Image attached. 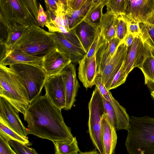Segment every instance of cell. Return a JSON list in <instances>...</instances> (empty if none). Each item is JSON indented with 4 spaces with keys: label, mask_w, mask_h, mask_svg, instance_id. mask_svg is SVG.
<instances>
[{
    "label": "cell",
    "mask_w": 154,
    "mask_h": 154,
    "mask_svg": "<svg viewBox=\"0 0 154 154\" xmlns=\"http://www.w3.org/2000/svg\"><path fill=\"white\" fill-rule=\"evenodd\" d=\"M46 10L53 12L56 14L63 11L62 0H46L44 1Z\"/></svg>",
    "instance_id": "8d00e7d4"
},
{
    "label": "cell",
    "mask_w": 154,
    "mask_h": 154,
    "mask_svg": "<svg viewBox=\"0 0 154 154\" xmlns=\"http://www.w3.org/2000/svg\"><path fill=\"white\" fill-rule=\"evenodd\" d=\"M118 20L116 37L123 41L128 34L127 23L122 16L118 17Z\"/></svg>",
    "instance_id": "1f68e13d"
},
{
    "label": "cell",
    "mask_w": 154,
    "mask_h": 154,
    "mask_svg": "<svg viewBox=\"0 0 154 154\" xmlns=\"http://www.w3.org/2000/svg\"><path fill=\"white\" fill-rule=\"evenodd\" d=\"M43 60V56H34L23 52L14 51L0 60V64L7 66L22 63L42 67Z\"/></svg>",
    "instance_id": "d6986e66"
},
{
    "label": "cell",
    "mask_w": 154,
    "mask_h": 154,
    "mask_svg": "<svg viewBox=\"0 0 154 154\" xmlns=\"http://www.w3.org/2000/svg\"><path fill=\"white\" fill-rule=\"evenodd\" d=\"M127 21L128 33L139 36L141 33L139 23L127 19L122 15Z\"/></svg>",
    "instance_id": "ab89813d"
},
{
    "label": "cell",
    "mask_w": 154,
    "mask_h": 154,
    "mask_svg": "<svg viewBox=\"0 0 154 154\" xmlns=\"http://www.w3.org/2000/svg\"><path fill=\"white\" fill-rule=\"evenodd\" d=\"M108 0H94L82 20L96 29L100 28L103 14V9Z\"/></svg>",
    "instance_id": "cb8c5ba5"
},
{
    "label": "cell",
    "mask_w": 154,
    "mask_h": 154,
    "mask_svg": "<svg viewBox=\"0 0 154 154\" xmlns=\"http://www.w3.org/2000/svg\"><path fill=\"white\" fill-rule=\"evenodd\" d=\"M127 50V46L122 41L112 58L98 72V76L100 77L102 83L108 91H109L114 77L124 62Z\"/></svg>",
    "instance_id": "52a82bcc"
},
{
    "label": "cell",
    "mask_w": 154,
    "mask_h": 154,
    "mask_svg": "<svg viewBox=\"0 0 154 154\" xmlns=\"http://www.w3.org/2000/svg\"><path fill=\"white\" fill-rule=\"evenodd\" d=\"M124 63L115 75L109 88V90L115 89L125 83L128 76L123 71Z\"/></svg>",
    "instance_id": "d590c367"
},
{
    "label": "cell",
    "mask_w": 154,
    "mask_h": 154,
    "mask_svg": "<svg viewBox=\"0 0 154 154\" xmlns=\"http://www.w3.org/2000/svg\"><path fill=\"white\" fill-rule=\"evenodd\" d=\"M102 137L104 154H112L117 141L116 130L109 122L106 114L101 120Z\"/></svg>",
    "instance_id": "ac0fdd59"
},
{
    "label": "cell",
    "mask_w": 154,
    "mask_h": 154,
    "mask_svg": "<svg viewBox=\"0 0 154 154\" xmlns=\"http://www.w3.org/2000/svg\"><path fill=\"white\" fill-rule=\"evenodd\" d=\"M139 26L141 32L139 36L147 47L154 49V26L142 23Z\"/></svg>",
    "instance_id": "83f0119b"
},
{
    "label": "cell",
    "mask_w": 154,
    "mask_h": 154,
    "mask_svg": "<svg viewBox=\"0 0 154 154\" xmlns=\"http://www.w3.org/2000/svg\"><path fill=\"white\" fill-rule=\"evenodd\" d=\"M154 10V0H127L124 16L127 19L142 23L148 14Z\"/></svg>",
    "instance_id": "5bb4252c"
},
{
    "label": "cell",
    "mask_w": 154,
    "mask_h": 154,
    "mask_svg": "<svg viewBox=\"0 0 154 154\" xmlns=\"http://www.w3.org/2000/svg\"><path fill=\"white\" fill-rule=\"evenodd\" d=\"M71 63L63 53L54 46L43 56L42 67L47 76H49L60 74Z\"/></svg>",
    "instance_id": "30bf717a"
},
{
    "label": "cell",
    "mask_w": 154,
    "mask_h": 154,
    "mask_svg": "<svg viewBox=\"0 0 154 154\" xmlns=\"http://www.w3.org/2000/svg\"><path fill=\"white\" fill-rule=\"evenodd\" d=\"M30 27L17 24L8 29L6 39L3 42H0V44L4 46L6 50L5 57L23 41L29 32Z\"/></svg>",
    "instance_id": "e0dca14e"
},
{
    "label": "cell",
    "mask_w": 154,
    "mask_h": 154,
    "mask_svg": "<svg viewBox=\"0 0 154 154\" xmlns=\"http://www.w3.org/2000/svg\"><path fill=\"white\" fill-rule=\"evenodd\" d=\"M94 85L99 90L101 95L110 103L116 115L118 121V129L127 130L129 126L130 116L126 109L113 97L109 91H108L102 83L100 77L97 76Z\"/></svg>",
    "instance_id": "4fadbf2b"
},
{
    "label": "cell",
    "mask_w": 154,
    "mask_h": 154,
    "mask_svg": "<svg viewBox=\"0 0 154 154\" xmlns=\"http://www.w3.org/2000/svg\"><path fill=\"white\" fill-rule=\"evenodd\" d=\"M26 3L37 21L38 16L39 9V5L37 1L25 0Z\"/></svg>",
    "instance_id": "b9f144b4"
},
{
    "label": "cell",
    "mask_w": 154,
    "mask_h": 154,
    "mask_svg": "<svg viewBox=\"0 0 154 154\" xmlns=\"http://www.w3.org/2000/svg\"><path fill=\"white\" fill-rule=\"evenodd\" d=\"M103 38L101 34L100 28H98L94 40L90 48L85 57L88 59L90 58L95 53H97L103 42Z\"/></svg>",
    "instance_id": "d6a6232c"
},
{
    "label": "cell",
    "mask_w": 154,
    "mask_h": 154,
    "mask_svg": "<svg viewBox=\"0 0 154 154\" xmlns=\"http://www.w3.org/2000/svg\"><path fill=\"white\" fill-rule=\"evenodd\" d=\"M118 20V17L111 11L103 14L100 28L104 41H109L116 37Z\"/></svg>",
    "instance_id": "603a6c76"
},
{
    "label": "cell",
    "mask_w": 154,
    "mask_h": 154,
    "mask_svg": "<svg viewBox=\"0 0 154 154\" xmlns=\"http://www.w3.org/2000/svg\"><path fill=\"white\" fill-rule=\"evenodd\" d=\"M66 95V110H70L75 102V97L80 87L77 79L76 69L72 63L66 66L61 72Z\"/></svg>",
    "instance_id": "8fae6325"
},
{
    "label": "cell",
    "mask_w": 154,
    "mask_h": 154,
    "mask_svg": "<svg viewBox=\"0 0 154 154\" xmlns=\"http://www.w3.org/2000/svg\"><path fill=\"white\" fill-rule=\"evenodd\" d=\"M12 151L13 153V154H17L14 151L13 149H12Z\"/></svg>",
    "instance_id": "7dc6e473"
},
{
    "label": "cell",
    "mask_w": 154,
    "mask_h": 154,
    "mask_svg": "<svg viewBox=\"0 0 154 154\" xmlns=\"http://www.w3.org/2000/svg\"><path fill=\"white\" fill-rule=\"evenodd\" d=\"M105 114L109 122L116 130L118 129V121L116 115L109 102L102 96Z\"/></svg>",
    "instance_id": "4dcf8cb0"
},
{
    "label": "cell",
    "mask_w": 154,
    "mask_h": 154,
    "mask_svg": "<svg viewBox=\"0 0 154 154\" xmlns=\"http://www.w3.org/2000/svg\"><path fill=\"white\" fill-rule=\"evenodd\" d=\"M147 47L139 36H137L132 45L128 48L124 62L123 71L127 75L134 68L141 63L148 51Z\"/></svg>",
    "instance_id": "7c38bea8"
},
{
    "label": "cell",
    "mask_w": 154,
    "mask_h": 154,
    "mask_svg": "<svg viewBox=\"0 0 154 154\" xmlns=\"http://www.w3.org/2000/svg\"><path fill=\"white\" fill-rule=\"evenodd\" d=\"M151 95L152 97L154 100V91H153L151 92Z\"/></svg>",
    "instance_id": "bcb514c9"
},
{
    "label": "cell",
    "mask_w": 154,
    "mask_h": 154,
    "mask_svg": "<svg viewBox=\"0 0 154 154\" xmlns=\"http://www.w3.org/2000/svg\"><path fill=\"white\" fill-rule=\"evenodd\" d=\"M137 35L128 33L123 41L127 48L130 47L133 44L136 37Z\"/></svg>",
    "instance_id": "7bdbcfd3"
},
{
    "label": "cell",
    "mask_w": 154,
    "mask_h": 154,
    "mask_svg": "<svg viewBox=\"0 0 154 154\" xmlns=\"http://www.w3.org/2000/svg\"><path fill=\"white\" fill-rule=\"evenodd\" d=\"M88 0H67V8L65 12L67 16H70L73 12L82 8Z\"/></svg>",
    "instance_id": "e575fe53"
},
{
    "label": "cell",
    "mask_w": 154,
    "mask_h": 154,
    "mask_svg": "<svg viewBox=\"0 0 154 154\" xmlns=\"http://www.w3.org/2000/svg\"><path fill=\"white\" fill-rule=\"evenodd\" d=\"M125 142L128 154H154V118L130 117Z\"/></svg>",
    "instance_id": "7a4b0ae2"
},
{
    "label": "cell",
    "mask_w": 154,
    "mask_h": 154,
    "mask_svg": "<svg viewBox=\"0 0 154 154\" xmlns=\"http://www.w3.org/2000/svg\"><path fill=\"white\" fill-rule=\"evenodd\" d=\"M9 144L17 154H39L29 146L17 141L10 140Z\"/></svg>",
    "instance_id": "f546056e"
},
{
    "label": "cell",
    "mask_w": 154,
    "mask_h": 154,
    "mask_svg": "<svg viewBox=\"0 0 154 154\" xmlns=\"http://www.w3.org/2000/svg\"><path fill=\"white\" fill-rule=\"evenodd\" d=\"M9 67L25 87L30 102L40 96L47 77L42 67L20 63L11 65Z\"/></svg>",
    "instance_id": "8992f818"
},
{
    "label": "cell",
    "mask_w": 154,
    "mask_h": 154,
    "mask_svg": "<svg viewBox=\"0 0 154 154\" xmlns=\"http://www.w3.org/2000/svg\"><path fill=\"white\" fill-rule=\"evenodd\" d=\"M44 87L45 94L52 103L60 109L66 106V95L61 75L47 76Z\"/></svg>",
    "instance_id": "9c48e42d"
},
{
    "label": "cell",
    "mask_w": 154,
    "mask_h": 154,
    "mask_svg": "<svg viewBox=\"0 0 154 154\" xmlns=\"http://www.w3.org/2000/svg\"><path fill=\"white\" fill-rule=\"evenodd\" d=\"M0 96L9 101L23 116L26 115L30 103L27 91L10 68L1 64Z\"/></svg>",
    "instance_id": "3957f363"
},
{
    "label": "cell",
    "mask_w": 154,
    "mask_h": 154,
    "mask_svg": "<svg viewBox=\"0 0 154 154\" xmlns=\"http://www.w3.org/2000/svg\"><path fill=\"white\" fill-rule=\"evenodd\" d=\"M39 9L38 14L37 22L39 26L43 28L46 25L48 20L47 15L44 10L41 4L39 3Z\"/></svg>",
    "instance_id": "60d3db41"
},
{
    "label": "cell",
    "mask_w": 154,
    "mask_h": 154,
    "mask_svg": "<svg viewBox=\"0 0 154 154\" xmlns=\"http://www.w3.org/2000/svg\"><path fill=\"white\" fill-rule=\"evenodd\" d=\"M127 0H108L106 4L107 11H111L116 16L124 15Z\"/></svg>",
    "instance_id": "f1b7e54d"
},
{
    "label": "cell",
    "mask_w": 154,
    "mask_h": 154,
    "mask_svg": "<svg viewBox=\"0 0 154 154\" xmlns=\"http://www.w3.org/2000/svg\"><path fill=\"white\" fill-rule=\"evenodd\" d=\"M9 140L6 137L0 134V154H13Z\"/></svg>",
    "instance_id": "74e56055"
},
{
    "label": "cell",
    "mask_w": 154,
    "mask_h": 154,
    "mask_svg": "<svg viewBox=\"0 0 154 154\" xmlns=\"http://www.w3.org/2000/svg\"><path fill=\"white\" fill-rule=\"evenodd\" d=\"M0 23L7 29L17 24L39 26L25 0H0Z\"/></svg>",
    "instance_id": "277c9868"
},
{
    "label": "cell",
    "mask_w": 154,
    "mask_h": 154,
    "mask_svg": "<svg viewBox=\"0 0 154 154\" xmlns=\"http://www.w3.org/2000/svg\"><path fill=\"white\" fill-rule=\"evenodd\" d=\"M54 33V47L63 53L72 63H78L86 54L81 48L68 40L62 33Z\"/></svg>",
    "instance_id": "2e32d148"
},
{
    "label": "cell",
    "mask_w": 154,
    "mask_h": 154,
    "mask_svg": "<svg viewBox=\"0 0 154 154\" xmlns=\"http://www.w3.org/2000/svg\"><path fill=\"white\" fill-rule=\"evenodd\" d=\"M142 23L154 26V10L148 14Z\"/></svg>",
    "instance_id": "ee69618b"
},
{
    "label": "cell",
    "mask_w": 154,
    "mask_h": 154,
    "mask_svg": "<svg viewBox=\"0 0 154 154\" xmlns=\"http://www.w3.org/2000/svg\"><path fill=\"white\" fill-rule=\"evenodd\" d=\"M54 46V32L46 31L39 26H32L23 41L12 51L43 57Z\"/></svg>",
    "instance_id": "5b68a950"
},
{
    "label": "cell",
    "mask_w": 154,
    "mask_h": 154,
    "mask_svg": "<svg viewBox=\"0 0 154 154\" xmlns=\"http://www.w3.org/2000/svg\"><path fill=\"white\" fill-rule=\"evenodd\" d=\"M97 29H95L82 20L72 29L74 30L86 54L94 40Z\"/></svg>",
    "instance_id": "44dd1931"
},
{
    "label": "cell",
    "mask_w": 154,
    "mask_h": 154,
    "mask_svg": "<svg viewBox=\"0 0 154 154\" xmlns=\"http://www.w3.org/2000/svg\"><path fill=\"white\" fill-rule=\"evenodd\" d=\"M61 110L45 94L31 101L24 116L28 124V135L53 142L73 137L70 128L64 121Z\"/></svg>",
    "instance_id": "6da1fadb"
},
{
    "label": "cell",
    "mask_w": 154,
    "mask_h": 154,
    "mask_svg": "<svg viewBox=\"0 0 154 154\" xmlns=\"http://www.w3.org/2000/svg\"><path fill=\"white\" fill-rule=\"evenodd\" d=\"M147 47L148 51L143 61L138 67L142 72L145 84L151 92L154 91V49Z\"/></svg>",
    "instance_id": "7402d4cb"
},
{
    "label": "cell",
    "mask_w": 154,
    "mask_h": 154,
    "mask_svg": "<svg viewBox=\"0 0 154 154\" xmlns=\"http://www.w3.org/2000/svg\"><path fill=\"white\" fill-rule=\"evenodd\" d=\"M77 154H100V153L97 150H94L86 152H79Z\"/></svg>",
    "instance_id": "f6af8a7d"
},
{
    "label": "cell",
    "mask_w": 154,
    "mask_h": 154,
    "mask_svg": "<svg viewBox=\"0 0 154 154\" xmlns=\"http://www.w3.org/2000/svg\"><path fill=\"white\" fill-rule=\"evenodd\" d=\"M54 23L58 29V26H61L68 31L70 30L67 16L64 12L60 11L57 13Z\"/></svg>",
    "instance_id": "f35d334b"
},
{
    "label": "cell",
    "mask_w": 154,
    "mask_h": 154,
    "mask_svg": "<svg viewBox=\"0 0 154 154\" xmlns=\"http://www.w3.org/2000/svg\"><path fill=\"white\" fill-rule=\"evenodd\" d=\"M0 134L6 137L10 140L17 141L29 146L32 145L28 138L24 137L18 134L9 127L1 118H0Z\"/></svg>",
    "instance_id": "484cf974"
},
{
    "label": "cell",
    "mask_w": 154,
    "mask_h": 154,
    "mask_svg": "<svg viewBox=\"0 0 154 154\" xmlns=\"http://www.w3.org/2000/svg\"><path fill=\"white\" fill-rule=\"evenodd\" d=\"M94 0H88L85 5L80 9L73 12L70 16H67L70 30L73 29L82 21L87 11Z\"/></svg>",
    "instance_id": "4316f807"
},
{
    "label": "cell",
    "mask_w": 154,
    "mask_h": 154,
    "mask_svg": "<svg viewBox=\"0 0 154 154\" xmlns=\"http://www.w3.org/2000/svg\"><path fill=\"white\" fill-rule=\"evenodd\" d=\"M79 78L86 89L94 85L98 76L96 53L89 59L85 56L78 61Z\"/></svg>",
    "instance_id": "9a60e30c"
},
{
    "label": "cell",
    "mask_w": 154,
    "mask_h": 154,
    "mask_svg": "<svg viewBox=\"0 0 154 154\" xmlns=\"http://www.w3.org/2000/svg\"><path fill=\"white\" fill-rule=\"evenodd\" d=\"M58 32L63 34L68 40L85 51L82 45L77 38L73 29L68 31L65 27L60 26L58 27Z\"/></svg>",
    "instance_id": "836d02e7"
},
{
    "label": "cell",
    "mask_w": 154,
    "mask_h": 154,
    "mask_svg": "<svg viewBox=\"0 0 154 154\" xmlns=\"http://www.w3.org/2000/svg\"><path fill=\"white\" fill-rule=\"evenodd\" d=\"M122 41L116 37L108 41L103 40L96 53L98 72L112 58Z\"/></svg>",
    "instance_id": "ffe728a7"
},
{
    "label": "cell",
    "mask_w": 154,
    "mask_h": 154,
    "mask_svg": "<svg viewBox=\"0 0 154 154\" xmlns=\"http://www.w3.org/2000/svg\"><path fill=\"white\" fill-rule=\"evenodd\" d=\"M19 112L9 101L0 96V118L18 134L24 137L28 138V128L21 121Z\"/></svg>",
    "instance_id": "ba28073f"
},
{
    "label": "cell",
    "mask_w": 154,
    "mask_h": 154,
    "mask_svg": "<svg viewBox=\"0 0 154 154\" xmlns=\"http://www.w3.org/2000/svg\"><path fill=\"white\" fill-rule=\"evenodd\" d=\"M55 154H77L80 150L76 137L53 142Z\"/></svg>",
    "instance_id": "d4e9b609"
}]
</instances>
